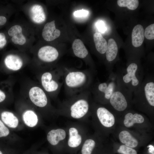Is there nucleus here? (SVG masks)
<instances>
[{
	"label": "nucleus",
	"mask_w": 154,
	"mask_h": 154,
	"mask_svg": "<svg viewBox=\"0 0 154 154\" xmlns=\"http://www.w3.org/2000/svg\"><path fill=\"white\" fill-rule=\"evenodd\" d=\"M139 88L133 92L132 106L137 110L153 117L154 110V77L148 73Z\"/></svg>",
	"instance_id": "f257e3e1"
},
{
	"label": "nucleus",
	"mask_w": 154,
	"mask_h": 154,
	"mask_svg": "<svg viewBox=\"0 0 154 154\" xmlns=\"http://www.w3.org/2000/svg\"><path fill=\"white\" fill-rule=\"evenodd\" d=\"M116 73L120 85L133 93L140 86L145 75L144 70L135 62Z\"/></svg>",
	"instance_id": "f03ea898"
},
{
	"label": "nucleus",
	"mask_w": 154,
	"mask_h": 154,
	"mask_svg": "<svg viewBox=\"0 0 154 154\" xmlns=\"http://www.w3.org/2000/svg\"><path fill=\"white\" fill-rule=\"evenodd\" d=\"M133 93L120 84L112 94L106 107L117 117L132 106Z\"/></svg>",
	"instance_id": "7ed1b4c3"
},
{
	"label": "nucleus",
	"mask_w": 154,
	"mask_h": 154,
	"mask_svg": "<svg viewBox=\"0 0 154 154\" xmlns=\"http://www.w3.org/2000/svg\"><path fill=\"white\" fill-rule=\"evenodd\" d=\"M119 118L117 123L120 126L133 130L148 132L151 125L148 119L143 114L130 109L123 113Z\"/></svg>",
	"instance_id": "20e7f679"
},
{
	"label": "nucleus",
	"mask_w": 154,
	"mask_h": 154,
	"mask_svg": "<svg viewBox=\"0 0 154 154\" xmlns=\"http://www.w3.org/2000/svg\"><path fill=\"white\" fill-rule=\"evenodd\" d=\"M114 132H116L117 138L121 144L133 148L150 140L146 132L131 130L119 126Z\"/></svg>",
	"instance_id": "39448f33"
},
{
	"label": "nucleus",
	"mask_w": 154,
	"mask_h": 154,
	"mask_svg": "<svg viewBox=\"0 0 154 154\" xmlns=\"http://www.w3.org/2000/svg\"><path fill=\"white\" fill-rule=\"evenodd\" d=\"M96 115L100 123L109 133H114L116 129V115L107 107L101 106L96 110Z\"/></svg>",
	"instance_id": "423d86ee"
},
{
	"label": "nucleus",
	"mask_w": 154,
	"mask_h": 154,
	"mask_svg": "<svg viewBox=\"0 0 154 154\" xmlns=\"http://www.w3.org/2000/svg\"><path fill=\"white\" fill-rule=\"evenodd\" d=\"M116 72L112 71L110 73L108 80L99 84L98 90L101 94L102 101L107 106L112 94L119 85Z\"/></svg>",
	"instance_id": "0eeeda50"
},
{
	"label": "nucleus",
	"mask_w": 154,
	"mask_h": 154,
	"mask_svg": "<svg viewBox=\"0 0 154 154\" xmlns=\"http://www.w3.org/2000/svg\"><path fill=\"white\" fill-rule=\"evenodd\" d=\"M29 96L32 102L39 107L45 106L47 103L46 95L43 90L36 86L30 88L29 92Z\"/></svg>",
	"instance_id": "6e6552de"
},
{
	"label": "nucleus",
	"mask_w": 154,
	"mask_h": 154,
	"mask_svg": "<svg viewBox=\"0 0 154 154\" xmlns=\"http://www.w3.org/2000/svg\"><path fill=\"white\" fill-rule=\"evenodd\" d=\"M38 58L46 62H51L56 60L58 56V52L54 47L50 46L42 47L38 52Z\"/></svg>",
	"instance_id": "1a4fd4ad"
},
{
	"label": "nucleus",
	"mask_w": 154,
	"mask_h": 154,
	"mask_svg": "<svg viewBox=\"0 0 154 154\" xmlns=\"http://www.w3.org/2000/svg\"><path fill=\"white\" fill-rule=\"evenodd\" d=\"M89 108V104L87 101L84 99L79 100L71 106V116L74 118H80L87 114Z\"/></svg>",
	"instance_id": "9d476101"
},
{
	"label": "nucleus",
	"mask_w": 154,
	"mask_h": 154,
	"mask_svg": "<svg viewBox=\"0 0 154 154\" xmlns=\"http://www.w3.org/2000/svg\"><path fill=\"white\" fill-rule=\"evenodd\" d=\"M55 21L47 23L44 25L42 32L43 39L47 41H53L58 37L60 34V31L56 28Z\"/></svg>",
	"instance_id": "9b49d317"
},
{
	"label": "nucleus",
	"mask_w": 154,
	"mask_h": 154,
	"mask_svg": "<svg viewBox=\"0 0 154 154\" xmlns=\"http://www.w3.org/2000/svg\"><path fill=\"white\" fill-rule=\"evenodd\" d=\"M85 74L81 72H69L66 76L65 81L66 85L70 87H75L80 86L86 80Z\"/></svg>",
	"instance_id": "f8f14e48"
},
{
	"label": "nucleus",
	"mask_w": 154,
	"mask_h": 154,
	"mask_svg": "<svg viewBox=\"0 0 154 154\" xmlns=\"http://www.w3.org/2000/svg\"><path fill=\"white\" fill-rule=\"evenodd\" d=\"M22 29L18 25L12 26L8 30L9 35L12 37L11 40L15 44L23 45L26 42V38L22 34Z\"/></svg>",
	"instance_id": "ddd939ff"
},
{
	"label": "nucleus",
	"mask_w": 154,
	"mask_h": 154,
	"mask_svg": "<svg viewBox=\"0 0 154 154\" xmlns=\"http://www.w3.org/2000/svg\"><path fill=\"white\" fill-rule=\"evenodd\" d=\"M5 64L6 67L10 70L16 71L21 69L23 65V62L19 56L14 54H10L5 57Z\"/></svg>",
	"instance_id": "4468645a"
},
{
	"label": "nucleus",
	"mask_w": 154,
	"mask_h": 154,
	"mask_svg": "<svg viewBox=\"0 0 154 154\" xmlns=\"http://www.w3.org/2000/svg\"><path fill=\"white\" fill-rule=\"evenodd\" d=\"M31 18L34 23L40 24L46 19V15L44 9L40 5L35 4L32 6L30 10Z\"/></svg>",
	"instance_id": "2eb2a0df"
},
{
	"label": "nucleus",
	"mask_w": 154,
	"mask_h": 154,
	"mask_svg": "<svg viewBox=\"0 0 154 154\" xmlns=\"http://www.w3.org/2000/svg\"><path fill=\"white\" fill-rule=\"evenodd\" d=\"M132 45L135 47L140 46L142 44L144 38V31L141 25H137L133 28L131 34Z\"/></svg>",
	"instance_id": "dca6fc26"
},
{
	"label": "nucleus",
	"mask_w": 154,
	"mask_h": 154,
	"mask_svg": "<svg viewBox=\"0 0 154 154\" xmlns=\"http://www.w3.org/2000/svg\"><path fill=\"white\" fill-rule=\"evenodd\" d=\"M41 82L43 87L48 92L55 91L58 88V83L52 79V74L49 72H46L42 74Z\"/></svg>",
	"instance_id": "f3484780"
},
{
	"label": "nucleus",
	"mask_w": 154,
	"mask_h": 154,
	"mask_svg": "<svg viewBox=\"0 0 154 154\" xmlns=\"http://www.w3.org/2000/svg\"><path fill=\"white\" fill-rule=\"evenodd\" d=\"M66 137L65 131L62 129H52L50 131L47 135V139L52 145H57L60 141L64 140Z\"/></svg>",
	"instance_id": "a211bd4d"
},
{
	"label": "nucleus",
	"mask_w": 154,
	"mask_h": 154,
	"mask_svg": "<svg viewBox=\"0 0 154 154\" xmlns=\"http://www.w3.org/2000/svg\"><path fill=\"white\" fill-rule=\"evenodd\" d=\"M72 48L75 55L79 58H85L88 54V51L83 43L79 39L74 40Z\"/></svg>",
	"instance_id": "6ab92c4d"
},
{
	"label": "nucleus",
	"mask_w": 154,
	"mask_h": 154,
	"mask_svg": "<svg viewBox=\"0 0 154 154\" xmlns=\"http://www.w3.org/2000/svg\"><path fill=\"white\" fill-rule=\"evenodd\" d=\"M118 52V47L116 41L113 39L110 38L108 40L106 52L107 60L109 62L114 61L116 57Z\"/></svg>",
	"instance_id": "aec40b11"
},
{
	"label": "nucleus",
	"mask_w": 154,
	"mask_h": 154,
	"mask_svg": "<svg viewBox=\"0 0 154 154\" xmlns=\"http://www.w3.org/2000/svg\"><path fill=\"white\" fill-rule=\"evenodd\" d=\"M96 48L100 54H104L106 51L107 43L106 39L100 33H96L93 35Z\"/></svg>",
	"instance_id": "412c9836"
},
{
	"label": "nucleus",
	"mask_w": 154,
	"mask_h": 154,
	"mask_svg": "<svg viewBox=\"0 0 154 154\" xmlns=\"http://www.w3.org/2000/svg\"><path fill=\"white\" fill-rule=\"evenodd\" d=\"M69 138L68 141V145L71 147H76L81 144L82 138L78 134L77 129L74 127L70 128L69 130Z\"/></svg>",
	"instance_id": "4be33fe9"
},
{
	"label": "nucleus",
	"mask_w": 154,
	"mask_h": 154,
	"mask_svg": "<svg viewBox=\"0 0 154 154\" xmlns=\"http://www.w3.org/2000/svg\"><path fill=\"white\" fill-rule=\"evenodd\" d=\"M1 117L4 123L9 127L15 128L17 127L18 120L12 113L3 112L1 114Z\"/></svg>",
	"instance_id": "5701e85b"
},
{
	"label": "nucleus",
	"mask_w": 154,
	"mask_h": 154,
	"mask_svg": "<svg viewBox=\"0 0 154 154\" xmlns=\"http://www.w3.org/2000/svg\"><path fill=\"white\" fill-rule=\"evenodd\" d=\"M22 117L25 123L29 127L35 126L38 123L37 116L32 110H28L25 111L23 114Z\"/></svg>",
	"instance_id": "b1692460"
},
{
	"label": "nucleus",
	"mask_w": 154,
	"mask_h": 154,
	"mask_svg": "<svg viewBox=\"0 0 154 154\" xmlns=\"http://www.w3.org/2000/svg\"><path fill=\"white\" fill-rule=\"evenodd\" d=\"M117 3L120 7H127L132 10L136 9L139 5V1L138 0H118Z\"/></svg>",
	"instance_id": "393cba45"
},
{
	"label": "nucleus",
	"mask_w": 154,
	"mask_h": 154,
	"mask_svg": "<svg viewBox=\"0 0 154 154\" xmlns=\"http://www.w3.org/2000/svg\"><path fill=\"white\" fill-rule=\"evenodd\" d=\"M96 145V142L93 139H89L86 140L81 150L82 154H92Z\"/></svg>",
	"instance_id": "a878e982"
},
{
	"label": "nucleus",
	"mask_w": 154,
	"mask_h": 154,
	"mask_svg": "<svg viewBox=\"0 0 154 154\" xmlns=\"http://www.w3.org/2000/svg\"><path fill=\"white\" fill-rule=\"evenodd\" d=\"M117 152L121 154H137L134 148L121 144L117 150Z\"/></svg>",
	"instance_id": "bb28decb"
},
{
	"label": "nucleus",
	"mask_w": 154,
	"mask_h": 154,
	"mask_svg": "<svg viewBox=\"0 0 154 154\" xmlns=\"http://www.w3.org/2000/svg\"><path fill=\"white\" fill-rule=\"evenodd\" d=\"M144 35L147 39L153 40L154 39V24L150 25L146 28Z\"/></svg>",
	"instance_id": "cd10ccee"
},
{
	"label": "nucleus",
	"mask_w": 154,
	"mask_h": 154,
	"mask_svg": "<svg viewBox=\"0 0 154 154\" xmlns=\"http://www.w3.org/2000/svg\"><path fill=\"white\" fill-rule=\"evenodd\" d=\"M9 133V129L0 120V137L7 136Z\"/></svg>",
	"instance_id": "c85d7f7f"
},
{
	"label": "nucleus",
	"mask_w": 154,
	"mask_h": 154,
	"mask_svg": "<svg viewBox=\"0 0 154 154\" xmlns=\"http://www.w3.org/2000/svg\"><path fill=\"white\" fill-rule=\"evenodd\" d=\"M89 14L88 11L82 9L75 11L74 13V16L77 17H83L87 16Z\"/></svg>",
	"instance_id": "c756f323"
},
{
	"label": "nucleus",
	"mask_w": 154,
	"mask_h": 154,
	"mask_svg": "<svg viewBox=\"0 0 154 154\" xmlns=\"http://www.w3.org/2000/svg\"><path fill=\"white\" fill-rule=\"evenodd\" d=\"M96 26L98 30L102 33H104L106 28L104 23L102 21H98L96 23Z\"/></svg>",
	"instance_id": "7c9ffc66"
},
{
	"label": "nucleus",
	"mask_w": 154,
	"mask_h": 154,
	"mask_svg": "<svg viewBox=\"0 0 154 154\" xmlns=\"http://www.w3.org/2000/svg\"><path fill=\"white\" fill-rule=\"evenodd\" d=\"M7 21L6 17L4 16H0V26L5 24Z\"/></svg>",
	"instance_id": "2f4dec72"
},
{
	"label": "nucleus",
	"mask_w": 154,
	"mask_h": 154,
	"mask_svg": "<svg viewBox=\"0 0 154 154\" xmlns=\"http://www.w3.org/2000/svg\"><path fill=\"white\" fill-rule=\"evenodd\" d=\"M5 98V94L4 92L0 90V102L3 101Z\"/></svg>",
	"instance_id": "473e14b6"
},
{
	"label": "nucleus",
	"mask_w": 154,
	"mask_h": 154,
	"mask_svg": "<svg viewBox=\"0 0 154 154\" xmlns=\"http://www.w3.org/2000/svg\"><path fill=\"white\" fill-rule=\"evenodd\" d=\"M149 153L151 154H154V147L151 145H149L148 146Z\"/></svg>",
	"instance_id": "72a5a7b5"
},
{
	"label": "nucleus",
	"mask_w": 154,
	"mask_h": 154,
	"mask_svg": "<svg viewBox=\"0 0 154 154\" xmlns=\"http://www.w3.org/2000/svg\"><path fill=\"white\" fill-rule=\"evenodd\" d=\"M7 42L6 39L0 40V48H3L6 45Z\"/></svg>",
	"instance_id": "f704fd0d"
},
{
	"label": "nucleus",
	"mask_w": 154,
	"mask_h": 154,
	"mask_svg": "<svg viewBox=\"0 0 154 154\" xmlns=\"http://www.w3.org/2000/svg\"><path fill=\"white\" fill-rule=\"evenodd\" d=\"M5 39H6L5 34L3 33H0V40Z\"/></svg>",
	"instance_id": "c9c22d12"
}]
</instances>
